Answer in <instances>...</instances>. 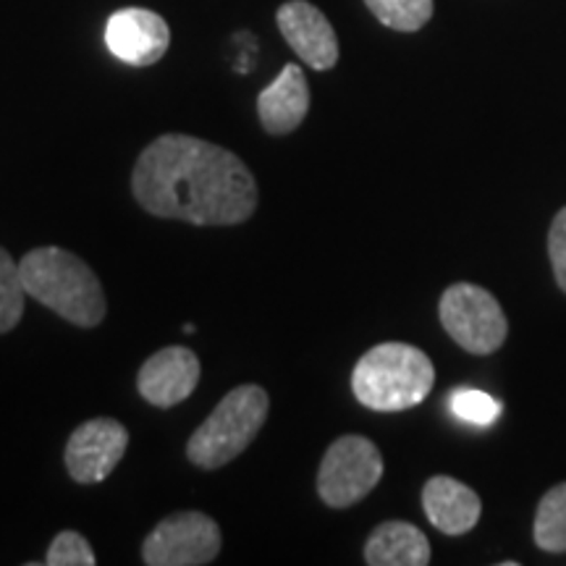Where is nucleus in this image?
<instances>
[{
    "instance_id": "obj_1",
    "label": "nucleus",
    "mask_w": 566,
    "mask_h": 566,
    "mask_svg": "<svg viewBox=\"0 0 566 566\" xmlns=\"http://www.w3.org/2000/svg\"><path fill=\"white\" fill-rule=\"evenodd\" d=\"M132 192L150 216L192 226H239L258 210V181L244 160L189 134H163L142 150Z\"/></svg>"
},
{
    "instance_id": "obj_2",
    "label": "nucleus",
    "mask_w": 566,
    "mask_h": 566,
    "mask_svg": "<svg viewBox=\"0 0 566 566\" xmlns=\"http://www.w3.org/2000/svg\"><path fill=\"white\" fill-rule=\"evenodd\" d=\"M19 268L27 294L63 321L80 328H95L103 323L108 302L101 281L82 258L61 247H40L27 252L19 260Z\"/></svg>"
},
{
    "instance_id": "obj_3",
    "label": "nucleus",
    "mask_w": 566,
    "mask_h": 566,
    "mask_svg": "<svg viewBox=\"0 0 566 566\" xmlns=\"http://www.w3.org/2000/svg\"><path fill=\"white\" fill-rule=\"evenodd\" d=\"M436 367L412 344L386 342L373 346L352 373V391L373 412H405L422 405L433 391Z\"/></svg>"
},
{
    "instance_id": "obj_4",
    "label": "nucleus",
    "mask_w": 566,
    "mask_h": 566,
    "mask_svg": "<svg viewBox=\"0 0 566 566\" xmlns=\"http://www.w3.org/2000/svg\"><path fill=\"white\" fill-rule=\"evenodd\" d=\"M268 409H271V399L265 388L254 384L231 388L189 438V462L200 470H218L233 462L263 430Z\"/></svg>"
},
{
    "instance_id": "obj_5",
    "label": "nucleus",
    "mask_w": 566,
    "mask_h": 566,
    "mask_svg": "<svg viewBox=\"0 0 566 566\" xmlns=\"http://www.w3.org/2000/svg\"><path fill=\"white\" fill-rule=\"evenodd\" d=\"M438 315L446 334L470 354H493L506 342L509 323L504 310L478 283H454L446 289Z\"/></svg>"
},
{
    "instance_id": "obj_6",
    "label": "nucleus",
    "mask_w": 566,
    "mask_h": 566,
    "mask_svg": "<svg viewBox=\"0 0 566 566\" xmlns=\"http://www.w3.org/2000/svg\"><path fill=\"white\" fill-rule=\"evenodd\" d=\"M384 478V457L378 446L365 436H344L328 446L321 472L317 493L323 504L349 509L365 499Z\"/></svg>"
},
{
    "instance_id": "obj_7",
    "label": "nucleus",
    "mask_w": 566,
    "mask_h": 566,
    "mask_svg": "<svg viewBox=\"0 0 566 566\" xmlns=\"http://www.w3.org/2000/svg\"><path fill=\"white\" fill-rule=\"evenodd\" d=\"M223 535L216 520L202 512L166 516L142 543L147 566H202L221 554Z\"/></svg>"
},
{
    "instance_id": "obj_8",
    "label": "nucleus",
    "mask_w": 566,
    "mask_h": 566,
    "mask_svg": "<svg viewBox=\"0 0 566 566\" xmlns=\"http://www.w3.org/2000/svg\"><path fill=\"white\" fill-rule=\"evenodd\" d=\"M129 446V430L111 417L82 422L66 443V470L80 485L103 483Z\"/></svg>"
},
{
    "instance_id": "obj_9",
    "label": "nucleus",
    "mask_w": 566,
    "mask_h": 566,
    "mask_svg": "<svg viewBox=\"0 0 566 566\" xmlns=\"http://www.w3.org/2000/svg\"><path fill=\"white\" fill-rule=\"evenodd\" d=\"M200 357L187 346H166L139 367L137 388L147 405L171 409L195 394L200 384Z\"/></svg>"
},
{
    "instance_id": "obj_10",
    "label": "nucleus",
    "mask_w": 566,
    "mask_h": 566,
    "mask_svg": "<svg viewBox=\"0 0 566 566\" xmlns=\"http://www.w3.org/2000/svg\"><path fill=\"white\" fill-rule=\"evenodd\" d=\"M105 45L129 66H153L168 53L171 30L166 19L150 9H124L108 19Z\"/></svg>"
},
{
    "instance_id": "obj_11",
    "label": "nucleus",
    "mask_w": 566,
    "mask_h": 566,
    "mask_svg": "<svg viewBox=\"0 0 566 566\" xmlns=\"http://www.w3.org/2000/svg\"><path fill=\"white\" fill-rule=\"evenodd\" d=\"M279 30L292 51L315 71H328L338 61V38L325 13L307 0H289L279 13Z\"/></svg>"
},
{
    "instance_id": "obj_12",
    "label": "nucleus",
    "mask_w": 566,
    "mask_h": 566,
    "mask_svg": "<svg viewBox=\"0 0 566 566\" xmlns=\"http://www.w3.org/2000/svg\"><path fill=\"white\" fill-rule=\"evenodd\" d=\"M310 111V87L302 66L286 63L273 84L260 92L258 116L260 124L273 137H283L300 129Z\"/></svg>"
},
{
    "instance_id": "obj_13",
    "label": "nucleus",
    "mask_w": 566,
    "mask_h": 566,
    "mask_svg": "<svg viewBox=\"0 0 566 566\" xmlns=\"http://www.w3.org/2000/svg\"><path fill=\"white\" fill-rule=\"evenodd\" d=\"M422 506L430 525L443 535H464L480 522L483 504L470 485L454 478H430L422 488Z\"/></svg>"
},
{
    "instance_id": "obj_14",
    "label": "nucleus",
    "mask_w": 566,
    "mask_h": 566,
    "mask_svg": "<svg viewBox=\"0 0 566 566\" xmlns=\"http://www.w3.org/2000/svg\"><path fill=\"white\" fill-rule=\"evenodd\" d=\"M365 562L370 566H424L430 564V543L409 522H384L365 543Z\"/></svg>"
},
{
    "instance_id": "obj_15",
    "label": "nucleus",
    "mask_w": 566,
    "mask_h": 566,
    "mask_svg": "<svg viewBox=\"0 0 566 566\" xmlns=\"http://www.w3.org/2000/svg\"><path fill=\"white\" fill-rule=\"evenodd\" d=\"M535 546L546 554H566V483L551 488L537 504Z\"/></svg>"
},
{
    "instance_id": "obj_16",
    "label": "nucleus",
    "mask_w": 566,
    "mask_h": 566,
    "mask_svg": "<svg viewBox=\"0 0 566 566\" xmlns=\"http://www.w3.org/2000/svg\"><path fill=\"white\" fill-rule=\"evenodd\" d=\"M380 24L396 32H417L433 17V0H365Z\"/></svg>"
},
{
    "instance_id": "obj_17",
    "label": "nucleus",
    "mask_w": 566,
    "mask_h": 566,
    "mask_svg": "<svg viewBox=\"0 0 566 566\" xmlns=\"http://www.w3.org/2000/svg\"><path fill=\"white\" fill-rule=\"evenodd\" d=\"M24 281H21V268L13 263L9 252L0 247V334H9L24 315L27 300Z\"/></svg>"
},
{
    "instance_id": "obj_18",
    "label": "nucleus",
    "mask_w": 566,
    "mask_h": 566,
    "mask_svg": "<svg viewBox=\"0 0 566 566\" xmlns=\"http://www.w3.org/2000/svg\"><path fill=\"white\" fill-rule=\"evenodd\" d=\"M451 409L459 420L478 424V428H488L501 417V401L485 391H475V388H462L451 396Z\"/></svg>"
},
{
    "instance_id": "obj_19",
    "label": "nucleus",
    "mask_w": 566,
    "mask_h": 566,
    "mask_svg": "<svg viewBox=\"0 0 566 566\" xmlns=\"http://www.w3.org/2000/svg\"><path fill=\"white\" fill-rule=\"evenodd\" d=\"M95 551L74 530H63V533L55 535L45 558L48 566H95Z\"/></svg>"
},
{
    "instance_id": "obj_20",
    "label": "nucleus",
    "mask_w": 566,
    "mask_h": 566,
    "mask_svg": "<svg viewBox=\"0 0 566 566\" xmlns=\"http://www.w3.org/2000/svg\"><path fill=\"white\" fill-rule=\"evenodd\" d=\"M548 258H551V265H554L558 289L566 294V208L558 210L554 223H551Z\"/></svg>"
}]
</instances>
